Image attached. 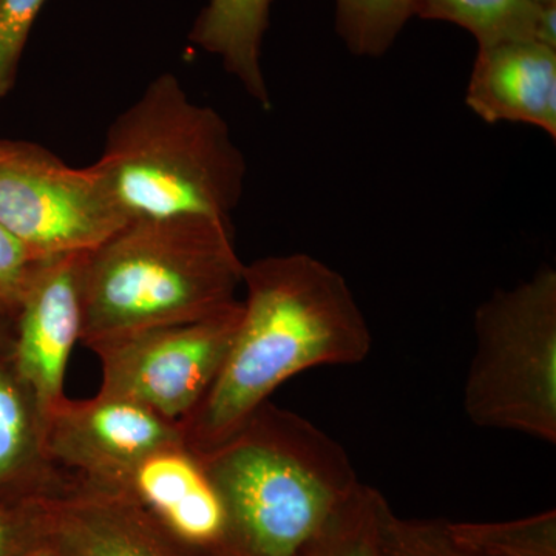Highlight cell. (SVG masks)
Segmentation results:
<instances>
[{"label":"cell","instance_id":"6da1fadb","mask_svg":"<svg viewBox=\"0 0 556 556\" xmlns=\"http://www.w3.org/2000/svg\"><path fill=\"white\" fill-rule=\"evenodd\" d=\"M241 317L217 378L179 422L182 442L207 453L232 437L281 383L306 369L364 362L371 331L350 285L305 252L244 265Z\"/></svg>","mask_w":556,"mask_h":556},{"label":"cell","instance_id":"7a4b0ae2","mask_svg":"<svg viewBox=\"0 0 556 556\" xmlns=\"http://www.w3.org/2000/svg\"><path fill=\"white\" fill-rule=\"evenodd\" d=\"M199 456L228 511L232 556H308L364 484L336 439L270 401Z\"/></svg>","mask_w":556,"mask_h":556},{"label":"cell","instance_id":"3957f363","mask_svg":"<svg viewBox=\"0 0 556 556\" xmlns=\"http://www.w3.org/2000/svg\"><path fill=\"white\" fill-rule=\"evenodd\" d=\"M244 265L228 219H131L86 255L80 343L222 313L240 300Z\"/></svg>","mask_w":556,"mask_h":556},{"label":"cell","instance_id":"277c9868","mask_svg":"<svg viewBox=\"0 0 556 556\" xmlns=\"http://www.w3.org/2000/svg\"><path fill=\"white\" fill-rule=\"evenodd\" d=\"M98 167L127 222L232 218L248 164L228 121L163 73L110 124Z\"/></svg>","mask_w":556,"mask_h":556},{"label":"cell","instance_id":"5b68a950","mask_svg":"<svg viewBox=\"0 0 556 556\" xmlns=\"http://www.w3.org/2000/svg\"><path fill=\"white\" fill-rule=\"evenodd\" d=\"M464 412L481 428L556 444V270L543 266L475 311Z\"/></svg>","mask_w":556,"mask_h":556},{"label":"cell","instance_id":"8992f818","mask_svg":"<svg viewBox=\"0 0 556 556\" xmlns=\"http://www.w3.org/2000/svg\"><path fill=\"white\" fill-rule=\"evenodd\" d=\"M126 223L97 163L73 167L36 142L0 139V225L36 257L93 251Z\"/></svg>","mask_w":556,"mask_h":556},{"label":"cell","instance_id":"52a82bcc","mask_svg":"<svg viewBox=\"0 0 556 556\" xmlns=\"http://www.w3.org/2000/svg\"><path fill=\"white\" fill-rule=\"evenodd\" d=\"M240 317L241 299L214 316L90 346L101 365L98 393L127 399L170 422H181L217 378Z\"/></svg>","mask_w":556,"mask_h":556},{"label":"cell","instance_id":"ba28073f","mask_svg":"<svg viewBox=\"0 0 556 556\" xmlns=\"http://www.w3.org/2000/svg\"><path fill=\"white\" fill-rule=\"evenodd\" d=\"M181 441L179 424L101 393L86 401L65 397L46 420L47 453L54 467L100 484L118 478L153 450Z\"/></svg>","mask_w":556,"mask_h":556},{"label":"cell","instance_id":"9c48e42d","mask_svg":"<svg viewBox=\"0 0 556 556\" xmlns=\"http://www.w3.org/2000/svg\"><path fill=\"white\" fill-rule=\"evenodd\" d=\"M87 254L43 260L11 325L14 367L46 420L67 397L68 361L83 334V273Z\"/></svg>","mask_w":556,"mask_h":556},{"label":"cell","instance_id":"30bf717a","mask_svg":"<svg viewBox=\"0 0 556 556\" xmlns=\"http://www.w3.org/2000/svg\"><path fill=\"white\" fill-rule=\"evenodd\" d=\"M101 485L129 497L190 555L232 556L228 511L199 453L185 442L153 450Z\"/></svg>","mask_w":556,"mask_h":556},{"label":"cell","instance_id":"8fae6325","mask_svg":"<svg viewBox=\"0 0 556 556\" xmlns=\"http://www.w3.org/2000/svg\"><path fill=\"white\" fill-rule=\"evenodd\" d=\"M464 100L486 124H526L556 139V49L536 40L478 49Z\"/></svg>","mask_w":556,"mask_h":556},{"label":"cell","instance_id":"7c38bea8","mask_svg":"<svg viewBox=\"0 0 556 556\" xmlns=\"http://www.w3.org/2000/svg\"><path fill=\"white\" fill-rule=\"evenodd\" d=\"M11 325L0 318V496L30 504L53 493L65 473L50 460L46 416L14 367Z\"/></svg>","mask_w":556,"mask_h":556},{"label":"cell","instance_id":"4fadbf2b","mask_svg":"<svg viewBox=\"0 0 556 556\" xmlns=\"http://www.w3.org/2000/svg\"><path fill=\"white\" fill-rule=\"evenodd\" d=\"M274 0H208L200 11L189 40L214 54L223 68L263 110L270 93L262 67V47Z\"/></svg>","mask_w":556,"mask_h":556},{"label":"cell","instance_id":"5bb4252c","mask_svg":"<svg viewBox=\"0 0 556 556\" xmlns=\"http://www.w3.org/2000/svg\"><path fill=\"white\" fill-rule=\"evenodd\" d=\"M543 7L533 0H412L413 17L455 24L473 36L478 49L536 40Z\"/></svg>","mask_w":556,"mask_h":556},{"label":"cell","instance_id":"9a60e30c","mask_svg":"<svg viewBox=\"0 0 556 556\" xmlns=\"http://www.w3.org/2000/svg\"><path fill=\"white\" fill-rule=\"evenodd\" d=\"M412 17V0H336V31L358 58L388 53Z\"/></svg>","mask_w":556,"mask_h":556},{"label":"cell","instance_id":"2e32d148","mask_svg":"<svg viewBox=\"0 0 556 556\" xmlns=\"http://www.w3.org/2000/svg\"><path fill=\"white\" fill-rule=\"evenodd\" d=\"M450 533L484 556H556V511L504 522H452Z\"/></svg>","mask_w":556,"mask_h":556},{"label":"cell","instance_id":"e0dca14e","mask_svg":"<svg viewBox=\"0 0 556 556\" xmlns=\"http://www.w3.org/2000/svg\"><path fill=\"white\" fill-rule=\"evenodd\" d=\"M382 556H484L450 533L445 519H408L394 514L383 500L379 510Z\"/></svg>","mask_w":556,"mask_h":556},{"label":"cell","instance_id":"ac0fdd59","mask_svg":"<svg viewBox=\"0 0 556 556\" xmlns=\"http://www.w3.org/2000/svg\"><path fill=\"white\" fill-rule=\"evenodd\" d=\"M382 493L362 484L336 525L308 556H382L379 548V510Z\"/></svg>","mask_w":556,"mask_h":556},{"label":"cell","instance_id":"d6986e66","mask_svg":"<svg viewBox=\"0 0 556 556\" xmlns=\"http://www.w3.org/2000/svg\"><path fill=\"white\" fill-rule=\"evenodd\" d=\"M47 0H0V101L16 86L22 53Z\"/></svg>","mask_w":556,"mask_h":556},{"label":"cell","instance_id":"ffe728a7","mask_svg":"<svg viewBox=\"0 0 556 556\" xmlns=\"http://www.w3.org/2000/svg\"><path fill=\"white\" fill-rule=\"evenodd\" d=\"M43 260L0 225V318L13 321Z\"/></svg>","mask_w":556,"mask_h":556},{"label":"cell","instance_id":"44dd1931","mask_svg":"<svg viewBox=\"0 0 556 556\" xmlns=\"http://www.w3.org/2000/svg\"><path fill=\"white\" fill-rule=\"evenodd\" d=\"M42 529L39 501L7 508L0 504V556H21Z\"/></svg>","mask_w":556,"mask_h":556},{"label":"cell","instance_id":"7402d4cb","mask_svg":"<svg viewBox=\"0 0 556 556\" xmlns=\"http://www.w3.org/2000/svg\"><path fill=\"white\" fill-rule=\"evenodd\" d=\"M21 556H70V554L56 533L47 525L42 514V529H40L39 535L31 541L30 546L22 552Z\"/></svg>","mask_w":556,"mask_h":556},{"label":"cell","instance_id":"603a6c76","mask_svg":"<svg viewBox=\"0 0 556 556\" xmlns=\"http://www.w3.org/2000/svg\"><path fill=\"white\" fill-rule=\"evenodd\" d=\"M536 40L543 46L556 49V3L543 7Z\"/></svg>","mask_w":556,"mask_h":556},{"label":"cell","instance_id":"cb8c5ba5","mask_svg":"<svg viewBox=\"0 0 556 556\" xmlns=\"http://www.w3.org/2000/svg\"><path fill=\"white\" fill-rule=\"evenodd\" d=\"M533 2L540 3V5H551V3H556V0H533Z\"/></svg>","mask_w":556,"mask_h":556}]
</instances>
